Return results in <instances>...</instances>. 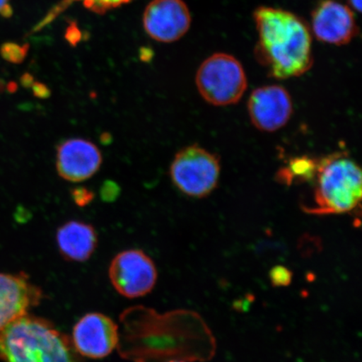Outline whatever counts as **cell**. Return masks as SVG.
<instances>
[{"mask_svg": "<svg viewBox=\"0 0 362 362\" xmlns=\"http://www.w3.org/2000/svg\"><path fill=\"white\" fill-rule=\"evenodd\" d=\"M257 42L255 57L274 78H297L313 66L310 27L283 8H257L253 13Z\"/></svg>", "mask_w": 362, "mask_h": 362, "instance_id": "6da1fadb", "label": "cell"}, {"mask_svg": "<svg viewBox=\"0 0 362 362\" xmlns=\"http://www.w3.org/2000/svg\"><path fill=\"white\" fill-rule=\"evenodd\" d=\"M10 2L11 0H0V15H4V16L11 15V8Z\"/></svg>", "mask_w": 362, "mask_h": 362, "instance_id": "ffe728a7", "label": "cell"}, {"mask_svg": "<svg viewBox=\"0 0 362 362\" xmlns=\"http://www.w3.org/2000/svg\"><path fill=\"white\" fill-rule=\"evenodd\" d=\"M42 289L28 275L0 273V330L42 301Z\"/></svg>", "mask_w": 362, "mask_h": 362, "instance_id": "8fae6325", "label": "cell"}, {"mask_svg": "<svg viewBox=\"0 0 362 362\" xmlns=\"http://www.w3.org/2000/svg\"><path fill=\"white\" fill-rule=\"evenodd\" d=\"M144 28L158 42H177L188 33L192 16L183 0H153L143 16Z\"/></svg>", "mask_w": 362, "mask_h": 362, "instance_id": "9c48e42d", "label": "cell"}, {"mask_svg": "<svg viewBox=\"0 0 362 362\" xmlns=\"http://www.w3.org/2000/svg\"><path fill=\"white\" fill-rule=\"evenodd\" d=\"M120 188L112 181H106L101 188V196L103 201L113 202L119 196Z\"/></svg>", "mask_w": 362, "mask_h": 362, "instance_id": "e0dca14e", "label": "cell"}, {"mask_svg": "<svg viewBox=\"0 0 362 362\" xmlns=\"http://www.w3.org/2000/svg\"><path fill=\"white\" fill-rule=\"evenodd\" d=\"M167 362H188V361H185V360H181V359H170V361H168Z\"/></svg>", "mask_w": 362, "mask_h": 362, "instance_id": "7402d4cb", "label": "cell"}, {"mask_svg": "<svg viewBox=\"0 0 362 362\" xmlns=\"http://www.w3.org/2000/svg\"><path fill=\"white\" fill-rule=\"evenodd\" d=\"M220 173L218 157L197 144L180 149L170 168L175 187L194 198H203L214 192Z\"/></svg>", "mask_w": 362, "mask_h": 362, "instance_id": "5b68a950", "label": "cell"}, {"mask_svg": "<svg viewBox=\"0 0 362 362\" xmlns=\"http://www.w3.org/2000/svg\"><path fill=\"white\" fill-rule=\"evenodd\" d=\"M108 277L120 296L138 298L147 296L155 288L158 271L147 253L140 249H129L113 257Z\"/></svg>", "mask_w": 362, "mask_h": 362, "instance_id": "8992f818", "label": "cell"}, {"mask_svg": "<svg viewBox=\"0 0 362 362\" xmlns=\"http://www.w3.org/2000/svg\"><path fill=\"white\" fill-rule=\"evenodd\" d=\"M72 200L76 206L85 207L93 201L94 194L86 187H76L71 191Z\"/></svg>", "mask_w": 362, "mask_h": 362, "instance_id": "2e32d148", "label": "cell"}, {"mask_svg": "<svg viewBox=\"0 0 362 362\" xmlns=\"http://www.w3.org/2000/svg\"><path fill=\"white\" fill-rule=\"evenodd\" d=\"M71 339L81 357L103 359L110 356L119 344V327L110 316L92 312L76 322Z\"/></svg>", "mask_w": 362, "mask_h": 362, "instance_id": "52a82bcc", "label": "cell"}, {"mask_svg": "<svg viewBox=\"0 0 362 362\" xmlns=\"http://www.w3.org/2000/svg\"><path fill=\"white\" fill-rule=\"evenodd\" d=\"M33 88L35 96L39 98L45 99L51 96V90L43 83H35Z\"/></svg>", "mask_w": 362, "mask_h": 362, "instance_id": "d6986e66", "label": "cell"}, {"mask_svg": "<svg viewBox=\"0 0 362 362\" xmlns=\"http://www.w3.org/2000/svg\"><path fill=\"white\" fill-rule=\"evenodd\" d=\"M102 163L101 151L89 140L69 139L57 148V173L70 182H81L93 177L100 169Z\"/></svg>", "mask_w": 362, "mask_h": 362, "instance_id": "7c38bea8", "label": "cell"}, {"mask_svg": "<svg viewBox=\"0 0 362 362\" xmlns=\"http://www.w3.org/2000/svg\"><path fill=\"white\" fill-rule=\"evenodd\" d=\"M310 30L320 42L334 45L349 44L359 33L354 11L337 0H321L316 4Z\"/></svg>", "mask_w": 362, "mask_h": 362, "instance_id": "ba28073f", "label": "cell"}, {"mask_svg": "<svg viewBox=\"0 0 362 362\" xmlns=\"http://www.w3.org/2000/svg\"><path fill=\"white\" fill-rule=\"evenodd\" d=\"M253 125L264 132H274L286 125L293 113L291 94L282 86H264L253 90L247 103Z\"/></svg>", "mask_w": 362, "mask_h": 362, "instance_id": "30bf717a", "label": "cell"}, {"mask_svg": "<svg viewBox=\"0 0 362 362\" xmlns=\"http://www.w3.org/2000/svg\"><path fill=\"white\" fill-rule=\"evenodd\" d=\"M311 191L303 199L302 209L311 215L348 214L359 206L361 171L345 152L317 158Z\"/></svg>", "mask_w": 362, "mask_h": 362, "instance_id": "3957f363", "label": "cell"}, {"mask_svg": "<svg viewBox=\"0 0 362 362\" xmlns=\"http://www.w3.org/2000/svg\"><path fill=\"white\" fill-rule=\"evenodd\" d=\"M78 1L83 2V6L90 11L103 13L112 10V8L124 6V4L131 2L132 0H63L60 4H58L55 8H53L48 13L47 16L37 26V29L40 30L45 25H47L48 23L55 19V17L62 11H64L70 4Z\"/></svg>", "mask_w": 362, "mask_h": 362, "instance_id": "5bb4252c", "label": "cell"}, {"mask_svg": "<svg viewBox=\"0 0 362 362\" xmlns=\"http://www.w3.org/2000/svg\"><path fill=\"white\" fill-rule=\"evenodd\" d=\"M3 362H83L71 337L51 321L30 314L0 330Z\"/></svg>", "mask_w": 362, "mask_h": 362, "instance_id": "7a4b0ae2", "label": "cell"}, {"mask_svg": "<svg viewBox=\"0 0 362 362\" xmlns=\"http://www.w3.org/2000/svg\"><path fill=\"white\" fill-rule=\"evenodd\" d=\"M59 252L66 261L83 262L93 256L98 247L96 229L80 221H69L57 230Z\"/></svg>", "mask_w": 362, "mask_h": 362, "instance_id": "4fadbf2b", "label": "cell"}, {"mask_svg": "<svg viewBox=\"0 0 362 362\" xmlns=\"http://www.w3.org/2000/svg\"><path fill=\"white\" fill-rule=\"evenodd\" d=\"M292 275L291 271L288 269L284 266H277L270 271L269 277L274 286L284 287L291 284Z\"/></svg>", "mask_w": 362, "mask_h": 362, "instance_id": "9a60e30c", "label": "cell"}, {"mask_svg": "<svg viewBox=\"0 0 362 362\" xmlns=\"http://www.w3.org/2000/svg\"><path fill=\"white\" fill-rule=\"evenodd\" d=\"M25 49L18 47H8L4 55L8 61L20 62L25 56Z\"/></svg>", "mask_w": 362, "mask_h": 362, "instance_id": "ac0fdd59", "label": "cell"}, {"mask_svg": "<svg viewBox=\"0 0 362 362\" xmlns=\"http://www.w3.org/2000/svg\"><path fill=\"white\" fill-rule=\"evenodd\" d=\"M196 84L204 100L214 106H228L243 98L247 79L236 57L226 53H215L199 67Z\"/></svg>", "mask_w": 362, "mask_h": 362, "instance_id": "277c9868", "label": "cell"}, {"mask_svg": "<svg viewBox=\"0 0 362 362\" xmlns=\"http://www.w3.org/2000/svg\"><path fill=\"white\" fill-rule=\"evenodd\" d=\"M348 6H349L353 11L361 13L362 6V0H347Z\"/></svg>", "mask_w": 362, "mask_h": 362, "instance_id": "44dd1931", "label": "cell"}]
</instances>
